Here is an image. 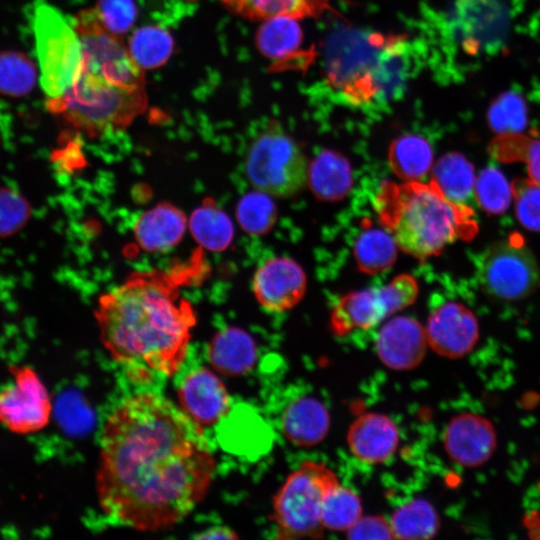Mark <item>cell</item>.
<instances>
[{"label": "cell", "mask_w": 540, "mask_h": 540, "mask_svg": "<svg viewBox=\"0 0 540 540\" xmlns=\"http://www.w3.org/2000/svg\"><path fill=\"white\" fill-rule=\"evenodd\" d=\"M215 467L201 425L166 397L139 392L124 399L103 427L99 505L124 526L167 529L204 498Z\"/></svg>", "instance_id": "6da1fadb"}, {"label": "cell", "mask_w": 540, "mask_h": 540, "mask_svg": "<svg viewBox=\"0 0 540 540\" xmlns=\"http://www.w3.org/2000/svg\"><path fill=\"white\" fill-rule=\"evenodd\" d=\"M178 275L135 272L98 300L94 313L101 342L135 380L170 377L185 360L196 315L179 292Z\"/></svg>", "instance_id": "7a4b0ae2"}, {"label": "cell", "mask_w": 540, "mask_h": 540, "mask_svg": "<svg viewBox=\"0 0 540 540\" xmlns=\"http://www.w3.org/2000/svg\"><path fill=\"white\" fill-rule=\"evenodd\" d=\"M323 72L340 104L381 111L406 90L412 75V45L401 35L340 28L326 42Z\"/></svg>", "instance_id": "3957f363"}, {"label": "cell", "mask_w": 540, "mask_h": 540, "mask_svg": "<svg viewBox=\"0 0 540 540\" xmlns=\"http://www.w3.org/2000/svg\"><path fill=\"white\" fill-rule=\"evenodd\" d=\"M376 210L398 247L417 258L436 255L476 230L472 211L449 200L432 181L384 183Z\"/></svg>", "instance_id": "277c9868"}, {"label": "cell", "mask_w": 540, "mask_h": 540, "mask_svg": "<svg viewBox=\"0 0 540 540\" xmlns=\"http://www.w3.org/2000/svg\"><path fill=\"white\" fill-rule=\"evenodd\" d=\"M147 100L145 87L123 86L81 71L71 88L49 99L47 107L95 138L128 127L145 111Z\"/></svg>", "instance_id": "5b68a950"}, {"label": "cell", "mask_w": 540, "mask_h": 540, "mask_svg": "<svg viewBox=\"0 0 540 540\" xmlns=\"http://www.w3.org/2000/svg\"><path fill=\"white\" fill-rule=\"evenodd\" d=\"M338 484L336 474L319 462L305 461L290 473L273 498L278 538L323 536L322 504Z\"/></svg>", "instance_id": "8992f818"}, {"label": "cell", "mask_w": 540, "mask_h": 540, "mask_svg": "<svg viewBox=\"0 0 540 540\" xmlns=\"http://www.w3.org/2000/svg\"><path fill=\"white\" fill-rule=\"evenodd\" d=\"M308 163L295 140L277 122L252 141L245 172L252 186L270 196L288 197L307 182Z\"/></svg>", "instance_id": "52a82bcc"}, {"label": "cell", "mask_w": 540, "mask_h": 540, "mask_svg": "<svg viewBox=\"0 0 540 540\" xmlns=\"http://www.w3.org/2000/svg\"><path fill=\"white\" fill-rule=\"evenodd\" d=\"M33 30L41 86L49 99L65 94L83 62L79 36L55 7L42 3L34 12Z\"/></svg>", "instance_id": "ba28073f"}, {"label": "cell", "mask_w": 540, "mask_h": 540, "mask_svg": "<svg viewBox=\"0 0 540 540\" xmlns=\"http://www.w3.org/2000/svg\"><path fill=\"white\" fill-rule=\"evenodd\" d=\"M74 28L83 50L82 72L123 86L145 87L143 69L120 36L104 25L95 8L79 12Z\"/></svg>", "instance_id": "9c48e42d"}, {"label": "cell", "mask_w": 540, "mask_h": 540, "mask_svg": "<svg viewBox=\"0 0 540 540\" xmlns=\"http://www.w3.org/2000/svg\"><path fill=\"white\" fill-rule=\"evenodd\" d=\"M479 282L489 296L516 301L540 285V270L533 253L518 237L490 247L478 268Z\"/></svg>", "instance_id": "30bf717a"}, {"label": "cell", "mask_w": 540, "mask_h": 540, "mask_svg": "<svg viewBox=\"0 0 540 540\" xmlns=\"http://www.w3.org/2000/svg\"><path fill=\"white\" fill-rule=\"evenodd\" d=\"M50 414L48 392L30 369L18 371L13 381L0 390V421L15 432L43 428Z\"/></svg>", "instance_id": "8fae6325"}, {"label": "cell", "mask_w": 540, "mask_h": 540, "mask_svg": "<svg viewBox=\"0 0 540 540\" xmlns=\"http://www.w3.org/2000/svg\"><path fill=\"white\" fill-rule=\"evenodd\" d=\"M442 440L450 460L466 469L485 465L498 447V434L493 422L470 411L458 413L448 421Z\"/></svg>", "instance_id": "7c38bea8"}, {"label": "cell", "mask_w": 540, "mask_h": 540, "mask_svg": "<svg viewBox=\"0 0 540 540\" xmlns=\"http://www.w3.org/2000/svg\"><path fill=\"white\" fill-rule=\"evenodd\" d=\"M429 348L447 359L470 354L480 337L479 322L465 305L449 301L434 309L425 327Z\"/></svg>", "instance_id": "4fadbf2b"}, {"label": "cell", "mask_w": 540, "mask_h": 540, "mask_svg": "<svg viewBox=\"0 0 540 540\" xmlns=\"http://www.w3.org/2000/svg\"><path fill=\"white\" fill-rule=\"evenodd\" d=\"M400 310V296L389 282L378 288L344 295L332 310L330 326L334 334L343 336L355 329L373 328L387 316Z\"/></svg>", "instance_id": "5bb4252c"}, {"label": "cell", "mask_w": 540, "mask_h": 540, "mask_svg": "<svg viewBox=\"0 0 540 540\" xmlns=\"http://www.w3.org/2000/svg\"><path fill=\"white\" fill-rule=\"evenodd\" d=\"M252 290L265 310L283 312L302 299L306 290V275L302 267L290 258H271L256 270Z\"/></svg>", "instance_id": "9a60e30c"}, {"label": "cell", "mask_w": 540, "mask_h": 540, "mask_svg": "<svg viewBox=\"0 0 540 540\" xmlns=\"http://www.w3.org/2000/svg\"><path fill=\"white\" fill-rule=\"evenodd\" d=\"M428 347L425 327L416 319L402 315L392 317L381 327L375 343L380 361L395 371L416 368Z\"/></svg>", "instance_id": "2e32d148"}, {"label": "cell", "mask_w": 540, "mask_h": 540, "mask_svg": "<svg viewBox=\"0 0 540 540\" xmlns=\"http://www.w3.org/2000/svg\"><path fill=\"white\" fill-rule=\"evenodd\" d=\"M181 409L199 425H212L230 408V397L223 382L207 368L190 371L178 387Z\"/></svg>", "instance_id": "e0dca14e"}, {"label": "cell", "mask_w": 540, "mask_h": 540, "mask_svg": "<svg viewBox=\"0 0 540 540\" xmlns=\"http://www.w3.org/2000/svg\"><path fill=\"white\" fill-rule=\"evenodd\" d=\"M398 443V428L383 413H364L354 419L348 428L347 444L351 453L368 464L387 461L395 453Z\"/></svg>", "instance_id": "ac0fdd59"}, {"label": "cell", "mask_w": 540, "mask_h": 540, "mask_svg": "<svg viewBox=\"0 0 540 540\" xmlns=\"http://www.w3.org/2000/svg\"><path fill=\"white\" fill-rule=\"evenodd\" d=\"M327 407L314 396H300L291 401L281 414V430L293 445L310 447L324 440L330 429Z\"/></svg>", "instance_id": "d6986e66"}, {"label": "cell", "mask_w": 540, "mask_h": 540, "mask_svg": "<svg viewBox=\"0 0 540 540\" xmlns=\"http://www.w3.org/2000/svg\"><path fill=\"white\" fill-rule=\"evenodd\" d=\"M186 226V216L178 207L160 203L139 216L134 235L145 251L162 252L181 241Z\"/></svg>", "instance_id": "ffe728a7"}, {"label": "cell", "mask_w": 540, "mask_h": 540, "mask_svg": "<svg viewBox=\"0 0 540 540\" xmlns=\"http://www.w3.org/2000/svg\"><path fill=\"white\" fill-rule=\"evenodd\" d=\"M208 358L221 374L242 375L249 372L256 362V344L246 331L238 327H227L211 339Z\"/></svg>", "instance_id": "44dd1931"}, {"label": "cell", "mask_w": 540, "mask_h": 540, "mask_svg": "<svg viewBox=\"0 0 540 540\" xmlns=\"http://www.w3.org/2000/svg\"><path fill=\"white\" fill-rule=\"evenodd\" d=\"M307 182L313 193L327 201L343 198L352 185V173L347 159L325 150L308 166Z\"/></svg>", "instance_id": "7402d4cb"}, {"label": "cell", "mask_w": 540, "mask_h": 540, "mask_svg": "<svg viewBox=\"0 0 540 540\" xmlns=\"http://www.w3.org/2000/svg\"><path fill=\"white\" fill-rule=\"evenodd\" d=\"M232 13L248 20L317 17L329 8L330 0H220Z\"/></svg>", "instance_id": "603a6c76"}, {"label": "cell", "mask_w": 540, "mask_h": 540, "mask_svg": "<svg viewBox=\"0 0 540 540\" xmlns=\"http://www.w3.org/2000/svg\"><path fill=\"white\" fill-rule=\"evenodd\" d=\"M302 40V29L298 20L284 16L264 20L255 37L260 53L277 63L295 55Z\"/></svg>", "instance_id": "cb8c5ba5"}, {"label": "cell", "mask_w": 540, "mask_h": 540, "mask_svg": "<svg viewBox=\"0 0 540 540\" xmlns=\"http://www.w3.org/2000/svg\"><path fill=\"white\" fill-rule=\"evenodd\" d=\"M396 539H431L439 531L440 518L435 507L424 498H415L398 507L390 518Z\"/></svg>", "instance_id": "d4e9b609"}, {"label": "cell", "mask_w": 540, "mask_h": 540, "mask_svg": "<svg viewBox=\"0 0 540 540\" xmlns=\"http://www.w3.org/2000/svg\"><path fill=\"white\" fill-rule=\"evenodd\" d=\"M388 160L392 170L400 178L417 181L431 168L433 151L424 138L414 134H405L391 143Z\"/></svg>", "instance_id": "484cf974"}, {"label": "cell", "mask_w": 540, "mask_h": 540, "mask_svg": "<svg viewBox=\"0 0 540 540\" xmlns=\"http://www.w3.org/2000/svg\"><path fill=\"white\" fill-rule=\"evenodd\" d=\"M432 182L451 201L462 204L475 188L472 164L458 153L442 156L432 169Z\"/></svg>", "instance_id": "4316f807"}, {"label": "cell", "mask_w": 540, "mask_h": 540, "mask_svg": "<svg viewBox=\"0 0 540 540\" xmlns=\"http://www.w3.org/2000/svg\"><path fill=\"white\" fill-rule=\"evenodd\" d=\"M189 226L195 240L210 251L225 250L233 238L231 220L212 200L192 213Z\"/></svg>", "instance_id": "83f0119b"}, {"label": "cell", "mask_w": 540, "mask_h": 540, "mask_svg": "<svg viewBox=\"0 0 540 540\" xmlns=\"http://www.w3.org/2000/svg\"><path fill=\"white\" fill-rule=\"evenodd\" d=\"M397 246L391 233L378 228L365 230L355 243L356 263L366 273L382 272L395 262Z\"/></svg>", "instance_id": "f1b7e54d"}, {"label": "cell", "mask_w": 540, "mask_h": 540, "mask_svg": "<svg viewBox=\"0 0 540 540\" xmlns=\"http://www.w3.org/2000/svg\"><path fill=\"white\" fill-rule=\"evenodd\" d=\"M174 48L171 34L159 26H145L136 30L129 40V52L142 69L164 65Z\"/></svg>", "instance_id": "f546056e"}, {"label": "cell", "mask_w": 540, "mask_h": 540, "mask_svg": "<svg viewBox=\"0 0 540 540\" xmlns=\"http://www.w3.org/2000/svg\"><path fill=\"white\" fill-rule=\"evenodd\" d=\"M361 516V500L350 488L338 484L325 496L321 509L324 529L346 532Z\"/></svg>", "instance_id": "4dcf8cb0"}, {"label": "cell", "mask_w": 540, "mask_h": 540, "mask_svg": "<svg viewBox=\"0 0 540 540\" xmlns=\"http://www.w3.org/2000/svg\"><path fill=\"white\" fill-rule=\"evenodd\" d=\"M37 69L32 60L17 51L0 52V93L20 97L32 91Z\"/></svg>", "instance_id": "1f68e13d"}, {"label": "cell", "mask_w": 540, "mask_h": 540, "mask_svg": "<svg viewBox=\"0 0 540 540\" xmlns=\"http://www.w3.org/2000/svg\"><path fill=\"white\" fill-rule=\"evenodd\" d=\"M276 215V206L270 195L259 190L244 195L236 208L238 223L252 235L267 233L273 227Z\"/></svg>", "instance_id": "d6a6232c"}, {"label": "cell", "mask_w": 540, "mask_h": 540, "mask_svg": "<svg viewBox=\"0 0 540 540\" xmlns=\"http://www.w3.org/2000/svg\"><path fill=\"white\" fill-rule=\"evenodd\" d=\"M499 159H519L527 165L530 180L540 185V139L517 132L501 133L492 143Z\"/></svg>", "instance_id": "836d02e7"}, {"label": "cell", "mask_w": 540, "mask_h": 540, "mask_svg": "<svg viewBox=\"0 0 540 540\" xmlns=\"http://www.w3.org/2000/svg\"><path fill=\"white\" fill-rule=\"evenodd\" d=\"M475 193L479 205L489 213H503L513 197V187L496 168L483 170L475 182Z\"/></svg>", "instance_id": "e575fe53"}, {"label": "cell", "mask_w": 540, "mask_h": 540, "mask_svg": "<svg viewBox=\"0 0 540 540\" xmlns=\"http://www.w3.org/2000/svg\"><path fill=\"white\" fill-rule=\"evenodd\" d=\"M31 215L28 200L12 188H0V237L15 234L25 226Z\"/></svg>", "instance_id": "d590c367"}, {"label": "cell", "mask_w": 540, "mask_h": 540, "mask_svg": "<svg viewBox=\"0 0 540 540\" xmlns=\"http://www.w3.org/2000/svg\"><path fill=\"white\" fill-rule=\"evenodd\" d=\"M95 9L104 25L118 36L132 28L138 15L133 0H98Z\"/></svg>", "instance_id": "8d00e7d4"}, {"label": "cell", "mask_w": 540, "mask_h": 540, "mask_svg": "<svg viewBox=\"0 0 540 540\" xmlns=\"http://www.w3.org/2000/svg\"><path fill=\"white\" fill-rule=\"evenodd\" d=\"M512 187L519 222L529 230L540 231V185L529 180Z\"/></svg>", "instance_id": "74e56055"}, {"label": "cell", "mask_w": 540, "mask_h": 540, "mask_svg": "<svg viewBox=\"0 0 540 540\" xmlns=\"http://www.w3.org/2000/svg\"><path fill=\"white\" fill-rule=\"evenodd\" d=\"M346 536L349 539H395L390 520L380 515H362L346 531Z\"/></svg>", "instance_id": "f35d334b"}, {"label": "cell", "mask_w": 540, "mask_h": 540, "mask_svg": "<svg viewBox=\"0 0 540 540\" xmlns=\"http://www.w3.org/2000/svg\"><path fill=\"white\" fill-rule=\"evenodd\" d=\"M237 537V534L227 527L210 528L195 536L196 539H235Z\"/></svg>", "instance_id": "ab89813d"}]
</instances>
